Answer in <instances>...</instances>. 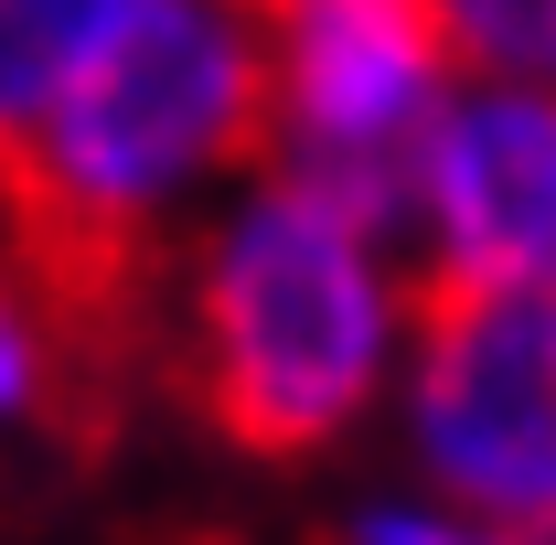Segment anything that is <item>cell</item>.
<instances>
[{
    "mask_svg": "<svg viewBox=\"0 0 556 545\" xmlns=\"http://www.w3.org/2000/svg\"><path fill=\"white\" fill-rule=\"evenodd\" d=\"M386 214L407 236V268L428 278V300L556 289V97L460 75L450 107L396 161Z\"/></svg>",
    "mask_w": 556,
    "mask_h": 545,
    "instance_id": "5",
    "label": "cell"
},
{
    "mask_svg": "<svg viewBox=\"0 0 556 545\" xmlns=\"http://www.w3.org/2000/svg\"><path fill=\"white\" fill-rule=\"evenodd\" d=\"M118 22H129V0H0V172L75 97V75L108 54Z\"/></svg>",
    "mask_w": 556,
    "mask_h": 545,
    "instance_id": "7",
    "label": "cell"
},
{
    "mask_svg": "<svg viewBox=\"0 0 556 545\" xmlns=\"http://www.w3.org/2000/svg\"><path fill=\"white\" fill-rule=\"evenodd\" d=\"M86 300L22 246V225L0 214V439H33L65 407L75 364H86Z\"/></svg>",
    "mask_w": 556,
    "mask_h": 545,
    "instance_id": "6",
    "label": "cell"
},
{
    "mask_svg": "<svg viewBox=\"0 0 556 545\" xmlns=\"http://www.w3.org/2000/svg\"><path fill=\"white\" fill-rule=\"evenodd\" d=\"M150 300L182 364V396L257 460H321L386 428L428 321V278L407 268L386 193H353L289 161L247 172L161 257Z\"/></svg>",
    "mask_w": 556,
    "mask_h": 545,
    "instance_id": "1",
    "label": "cell"
},
{
    "mask_svg": "<svg viewBox=\"0 0 556 545\" xmlns=\"http://www.w3.org/2000/svg\"><path fill=\"white\" fill-rule=\"evenodd\" d=\"M247 172H268L257 0H129L108 54L0 172V214L86 310L139 300Z\"/></svg>",
    "mask_w": 556,
    "mask_h": 545,
    "instance_id": "2",
    "label": "cell"
},
{
    "mask_svg": "<svg viewBox=\"0 0 556 545\" xmlns=\"http://www.w3.org/2000/svg\"><path fill=\"white\" fill-rule=\"evenodd\" d=\"M386 439L407 492L556 545V289L428 300Z\"/></svg>",
    "mask_w": 556,
    "mask_h": 545,
    "instance_id": "3",
    "label": "cell"
},
{
    "mask_svg": "<svg viewBox=\"0 0 556 545\" xmlns=\"http://www.w3.org/2000/svg\"><path fill=\"white\" fill-rule=\"evenodd\" d=\"M450 54L482 86H546L556 97V0H439Z\"/></svg>",
    "mask_w": 556,
    "mask_h": 545,
    "instance_id": "8",
    "label": "cell"
},
{
    "mask_svg": "<svg viewBox=\"0 0 556 545\" xmlns=\"http://www.w3.org/2000/svg\"><path fill=\"white\" fill-rule=\"evenodd\" d=\"M343 545H535L514 535V524H482V514H450V503H428V492H375V503H353Z\"/></svg>",
    "mask_w": 556,
    "mask_h": 545,
    "instance_id": "9",
    "label": "cell"
},
{
    "mask_svg": "<svg viewBox=\"0 0 556 545\" xmlns=\"http://www.w3.org/2000/svg\"><path fill=\"white\" fill-rule=\"evenodd\" d=\"M257 54H268V161L353 193H386L417 129L460 86L439 0H257Z\"/></svg>",
    "mask_w": 556,
    "mask_h": 545,
    "instance_id": "4",
    "label": "cell"
}]
</instances>
